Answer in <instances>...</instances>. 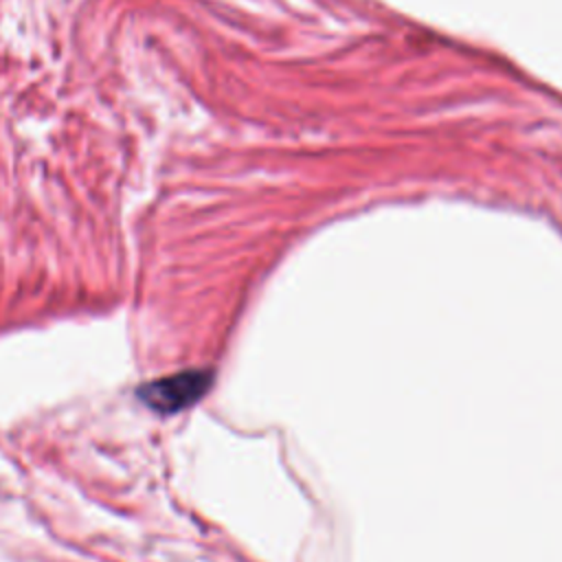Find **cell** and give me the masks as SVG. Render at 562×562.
I'll return each instance as SVG.
<instances>
[{"mask_svg":"<svg viewBox=\"0 0 562 562\" xmlns=\"http://www.w3.org/2000/svg\"><path fill=\"white\" fill-rule=\"evenodd\" d=\"M213 371L209 369H187L171 375H162L138 386V400L162 415L180 413L195 404L211 386Z\"/></svg>","mask_w":562,"mask_h":562,"instance_id":"obj_1","label":"cell"}]
</instances>
